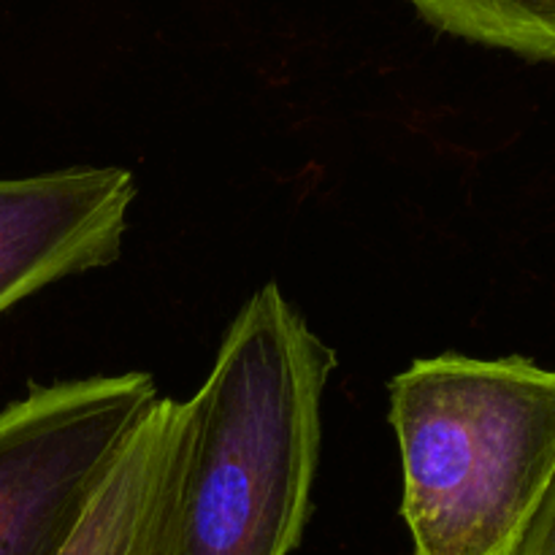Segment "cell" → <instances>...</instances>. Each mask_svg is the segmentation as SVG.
<instances>
[{
	"mask_svg": "<svg viewBox=\"0 0 555 555\" xmlns=\"http://www.w3.org/2000/svg\"><path fill=\"white\" fill-rule=\"evenodd\" d=\"M439 33L504 49L529 60H555V0H406Z\"/></svg>",
	"mask_w": 555,
	"mask_h": 555,
	"instance_id": "obj_6",
	"label": "cell"
},
{
	"mask_svg": "<svg viewBox=\"0 0 555 555\" xmlns=\"http://www.w3.org/2000/svg\"><path fill=\"white\" fill-rule=\"evenodd\" d=\"M157 401L144 372L33 385L0 410V555H60Z\"/></svg>",
	"mask_w": 555,
	"mask_h": 555,
	"instance_id": "obj_3",
	"label": "cell"
},
{
	"mask_svg": "<svg viewBox=\"0 0 555 555\" xmlns=\"http://www.w3.org/2000/svg\"><path fill=\"white\" fill-rule=\"evenodd\" d=\"M188 401L157 399L60 555H155L188 448Z\"/></svg>",
	"mask_w": 555,
	"mask_h": 555,
	"instance_id": "obj_5",
	"label": "cell"
},
{
	"mask_svg": "<svg viewBox=\"0 0 555 555\" xmlns=\"http://www.w3.org/2000/svg\"><path fill=\"white\" fill-rule=\"evenodd\" d=\"M415 555H509L555 472V369L421 358L390 379Z\"/></svg>",
	"mask_w": 555,
	"mask_h": 555,
	"instance_id": "obj_2",
	"label": "cell"
},
{
	"mask_svg": "<svg viewBox=\"0 0 555 555\" xmlns=\"http://www.w3.org/2000/svg\"><path fill=\"white\" fill-rule=\"evenodd\" d=\"M135 193V177L119 166L0 179V314L65 276L114 263Z\"/></svg>",
	"mask_w": 555,
	"mask_h": 555,
	"instance_id": "obj_4",
	"label": "cell"
},
{
	"mask_svg": "<svg viewBox=\"0 0 555 555\" xmlns=\"http://www.w3.org/2000/svg\"><path fill=\"white\" fill-rule=\"evenodd\" d=\"M336 352L276 282L244 301L188 399L182 472L155 555H287L318 475Z\"/></svg>",
	"mask_w": 555,
	"mask_h": 555,
	"instance_id": "obj_1",
	"label": "cell"
},
{
	"mask_svg": "<svg viewBox=\"0 0 555 555\" xmlns=\"http://www.w3.org/2000/svg\"><path fill=\"white\" fill-rule=\"evenodd\" d=\"M509 555H555V472L534 518L529 520L524 537Z\"/></svg>",
	"mask_w": 555,
	"mask_h": 555,
	"instance_id": "obj_7",
	"label": "cell"
}]
</instances>
